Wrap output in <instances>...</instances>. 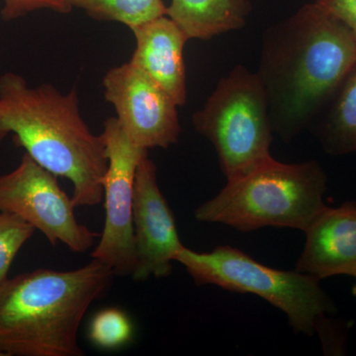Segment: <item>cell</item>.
<instances>
[{
  "instance_id": "6da1fadb",
  "label": "cell",
  "mask_w": 356,
  "mask_h": 356,
  "mask_svg": "<svg viewBox=\"0 0 356 356\" xmlns=\"http://www.w3.org/2000/svg\"><path fill=\"white\" fill-rule=\"evenodd\" d=\"M355 63V37L316 1L269 27L255 74L273 132L290 142L309 127Z\"/></svg>"
},
{
  "instance_id": "7a4b0ae2",
  "label": "cell",
  "mask_w": 356,
  "mask_h": 356,
  "mask_svg": "<svg viewBox=\"0 0 356 356\" xmlns=\"http://www.w3.org/2000/svg\"><path fill=\"white\" fill-rule=\"evenodd\" d=\"M10 134L40 165L72 182L76 207L102 202L106 145L83 120L76 89L63 95L49 83L30 88L14 72L0 76V142Z\"/></svg>"
},
{
  "instance_id": "3957f363",
  "label": "cell",
  "mask_w": 356,
  "mask_h": 356,
  "mask_svg": "<svg viewBox=\"0 0 356 356\" xmlns=\"http://www.w3.org/2000/svg\"><path fill=\"white\" fill-rule=\"evenodd\" d=\"M115 273L98 259L74 270L40 268L0 283V356H83L79 331Z\"/></svg>"
},
{
  "instance_id": "277c9868",
  "label": "cell",
  "mask_w": 356,
  "mask_h": 356,
  "mask_svg": "<svg viewBox=\"0 0 356 356\" xmlns=\"http://www.w3.org/2000/svg\"><path fill=\"white\" fill-rule=\"evenodd\" d=\"M327 173L318 161L283 163L270 156L228 180L218 195L199 206L195 218L241 232L264 227L305 232L327 206Z\"/></svg>"
},
{
  "instance_id": "5b68a950",
  "label": "cell",
  "mask_w": 356,
  "mask_h": 356,
  "mask_svg": "<svg viewBox=\"0 0 356 356\" xmlns=\"http://www.w3.org/2000/svg\"><path fill=\"white\" fill-rule=\"evenodd\" d=\"M197 285H216L225 290L250 293L284 312L295 331L312 336L336 304L318 278L299 271H283L259 264L232 247L209 252L182 248L175 255Z\"/></svg>"
},
{
  "instance_id": "8992f818",
  "label": "cell",
  "mask_w": 356,
  "mask_h": 356,
  "mask_svg": "<svg viewBox=\"0 0 356 356\" xmlns=\"http://www.w3.org/2000/svg\"><path fill=\"white\" fill-rule=\"evenodd\" d=\"M192 122L196 132L216 149L228 180L271 156L273 131L266 92L257 74L243 65L222 77Z\"/></svg>"
},
{
  "instance_id": "52a82bcc",
  "label": "cell",
  "mask_w": 356,
  "mask_h": 356,
  "mask_svg": "<svg viewBox=\"0 0 356 356\" xmlns=\"http://www.w3.org/2000/svg\"><path fill=\"white\" fill-rule=\"evenodd\" d=\"M74 201L54 175L27 153L13 172L0 175V212L11 213L39 229L51 245L86 252L99 234L77 221Z\"/></svg>"
},
{
  "instance_id": "ba28073f",
  "label": "cell",
  "mask_w": 356,
  "mask_h": 356,
  "mask_svg": "<svg viewBox=\"0 0 356 356\" xmlns=\"http://www.w3.org/2000/svg\"><path fill=\"white\" fill-rule=\"evenodd\" d=\"M102 135L108 158L102 181L106 215L99 243L91 257L111 267L115 275L132 276L136 266L134 189L138 166L147 149L129 139L116 117L105 121Z\"/></svg>"
},
{
  "instance_id": "9c48e42d",
  "label": "cell",
  "mask_w": 356,
  "mask_h": 356,
  "mask_svg": "<svg viewBox=\"0 0 356 356\" xmlns=\"http://www.w3.org/2000/svg\"><path fill=\"white\" fill-rule=\"evenodd\" d=\"M103 88L134 144L145 149L177 144L181 132L177 103L142 70L131 62L112 67L103 77Z\"/></svg>"
},
{
  "instance_id": "30bf717a",
  "label": "cell",
  "mask_w": 356,
  "mask_h": 356,
  "mask_svg": "<svg viewBox=\"0 0 356 356\" xmlns=\"http://www.w3.org/2000/svg\"><path fill=\"white\" fill-rule=\"evenodd\" d=\"M133 226L136 266L132 278L166 277L172 271L180 242L175 216L158 184L156 166L149 156L137 168L134 189Z\"/></svg>"
},
{
  "instance_id": "8fae6325",
  "label": "cell",
  "mask_w": 356,
  "mask_h": 356,
  "mask_svg": "<svg viewBox=\"0 0 356 356\" xmlns=\"http://www.w3.org/2000/svg\"><path fill=\"white\" fill-rule=\"evenodd\" d=\"M306 243L295 270L318 280L356 269V201L321 211L306 229Z\"/></svg>"
},
{
  "instance_id": "7c38bea8",
  "label": "cell",
  "mask_w": 356,
  "mask_h": 356,
  "mask_svg": "<svg viewBox=\"0 0 356 356\" xmlns=\"http://www.w3.org/2000/svg\"><path fill=\"white\" fill-rule=\"evenodd\" d=\"M136 49L130 62L165 90L177 106L186 102L184 31L168 16L130 28Z\"/></svg>"
},
{
  "instance_id": "4fadbf2b",
  "label": "cell",
  "mask_w": 356,
  "mask_h": 356,
  "mask_svg": "<svg viewBox=\"0 0 356 356\" xmlns=\"http://www.w3.org/2000/svg\"><path fill=\"white\" fill-rule=\"evenodd\" d=\"M250 13L248 0H172L166 7V16L189 40H210L241 29Z\"/></svg>"
},
{
  "instance_id": "5bb4252c",
  "label": "cell",
  "mask_w": 356,
  "mask_h": 356,
  "mask_svg": "<svg viewBox=\"0 0 356 356\" xmlns=\"http://www.w3.org/2000/svg\"><path fill=\"white\" fill-rule=\"evenodd\" d=\"M325 107L311 123L321 146L332 156L356 153V63Z\"/></svg>"
},
{
  "instance_id": "9a60e30c",
  "label": "cell",
  "mask_w": 356,
  "mask_h": 356,
  "mask_svg": "<svg viewBox=\"0 0 356 356\" xmlns=\"http://www.w3.org/2000/svg\"><path fill=\"white\" fill-rule=\"evenodd\" d=\"M97 20L115 21L132 28L166 15L163 0H65Z\"/></svg>"
},
{
  "instance_id": "2e32d148",
  "label": "cell",
  "mask_w": 356,
  "mask_h": 356,
  "mask_svg": "<svg viewBox=\"0 0 356 356\" xmlns=\"http://www.w3.org/2000/svg\"><path fill=\"white\" fill-rule=\"evenodd\" d=\"M133 325L120 309L108 308L98 312L89 325V339L98 348L113 350L132 339Z\"/></svg>"
},
{
  "instance_id": "e0dca14e",
  "label": "cell",
  "mask_w": 356,
  "mask_h": 356,
  "mask_svg": "<svg viewBox=\"0 0 356 356\" xmlns=\"http://www.w3.org/2000/svg\"><path fill=\"white\" fill-rule=\"evenodd\" d=\"M35 231L34 227L16 215L0 212V283L6 280L16 255Z\"/></svg>"
},
{
  "instance_id": "ac0fdd59",
  "label": "cell",
  "mask_w": 356,
  "mask_h": 356,
  "mask_svg": "<svg viewBox=\"0 0 356 356\" xmlns=\"http://www.w3.org/2000/svg\"><path fill=\"white\" fill-rule=\"evenodd\" d=\"M3 2L1 15L6 21L17 19L41 9L58 13H69L72 10L65 0H3Z\"/></svg>"
},
{
  "instance_id": "d6986e66",
  "label": "cell",
  "mask_w": 356,
  "mask_h": 356,
  "mask_svg": "<svg viewBox=\"0 0 356 356\" xmlns=\"http://www.w3.org/2000/svg\"><path fill=\"white\" fill-rule=\"evenodd\" d=\"M316 2L343 22L356 39V0H316Z\"/></svg>"
},
{
  "instance_id": "ffe728a7",
  "label": "cell",
  "mask_w": 356,
  "mask_h": 356,
  "mask_svg": "<svg viewBox=\"0 0 356 356\" xmlns=\"http://www.w3.org/2000/svg\"><path fill=\"white\" fill-rule=\"evenodd\" d=\"M350 276H351V277H355L356 280V269H355V270H353V273H350Z\"/></svg>"
}]
</instances>
